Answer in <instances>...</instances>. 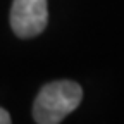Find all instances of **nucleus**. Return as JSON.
Here are the masks:
<instances>
[{"instance_id":"nucleus-2","label":"nucleus","mask_w":124,"mask_h":124,"mask_svg":"<svg viewBox=\"0 0 124 124\" xmlns=\"http://www.w3.org/2000/svg\"><path fill=\"white\" fill-rule=\"evenodd\" d=\"M48 23L46 0H14L10 9V26L19 38L38 36Z\"/></svg>"},{"instance_id":"nucleus-1","label":"nucleus","mask_w":124,"mask_h":124,"mask_svg":"<svg viewBox=\"0 0 124 124\" xmlns=\"http://www.w3.org/2000/svg\"><path fill=\"white\" fill-rule=\"evenodd\" d=\"M83 100V90L76 81H54L45 85L35 98L33 119L38 124H59L76 110Z\"/></svg>"},{"instance_id":"nucleus-3","label":"nucleus","mask_w":124,"mask_h":124,"mask_svg":"<svg viewBox=\"0 0 124 124\" xmlns=\"http://www.w3.org/2000/svg\"><path fill=\"white\" fill-rule=\"evenodd\" d=\"M9 122H10V116H9V112L5 110V108L0 107V124H9Z\"/></svg>"}]
</instances>
